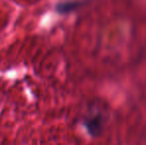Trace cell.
I'll return each instance as SVG.
<instances>
[{
    "instance_id": "cell-1",
    "label": "cell",
    "mask_w": 146,
    "mask_h": 145,
    "mask_svg": "<svg viewBox=\"0 0 146 145\" xmlns=\"http://www.w3.org/2000/svg\"><path fill=\"white\" fill-rule=\"evenodd\" d=\"M86 126H87L88 132L94 136L98 135L100 132L102 131V121L98 117L88 120L86 122Z\"/></svg>"
}]
</instances>
